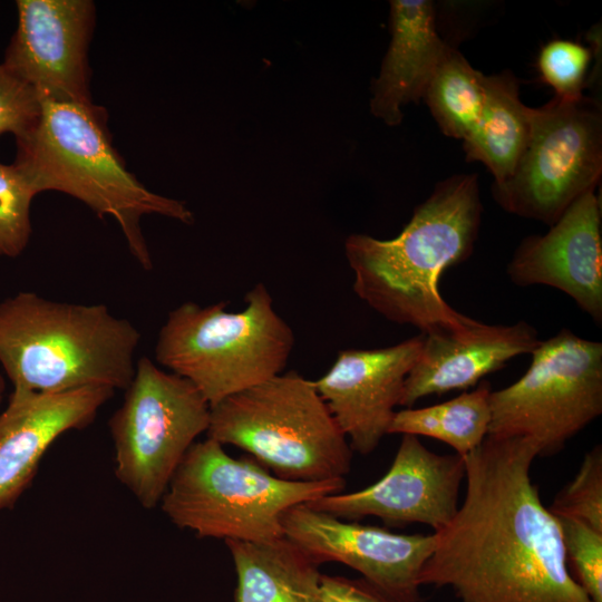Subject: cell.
Returning <instances> with one entry per match:
<instances>
[{"label": "cell", "mask_w": 602, "mask_h": 602, "mask_svg": "<svg viewBox=\"0 0 602 602\" xmlns=\"http://www.w3.org/2000/svg\"><path fill=\"white\" fill-rule=\"evenodd\" d=\"M482 213L477 175L457 174L435 185L397 236L349 235L344 254L355 293L386 319L423 334L469 332L479 321L450 307L439 281L473 254Z\"/></svg>", "instance_id": "2"}, {"label": "cell", "mask_w": 602, "mask_h": 602, "mask_svg": "<svg viewBox=\"0 0 602 602\" xmlns=\"http://www.w3.org/2000/svg\"><path fill=\"white\" fill-rule=\"evenodd\" d=\"M36 195L13 163H0V256L17 258L26 250L32 233L30 208Z\"/></svg>", "instance_id": "23"}, {"label": "cell", "mask_w": 602, "mask_h": 602, "mask_svg": "<svg viewBox=\"0 0 602 602\" xmlns=\"http://www.w3.org/2000/svg\"><path fill=\"white\" fill-rule=\"evenodd\" d=\"M206 436L246 452L274 476L344 479L352 449L313 380L281 372L211 406Z\"/></svg>", "instance_id": "6"}, {"label": "cell", "mask_w": 602, "mask_h": 602, "mask_svg": "<svg viewBox=\"0 0 602 602\" xmlns=\"http://www.w3.org/2000/svg\"><path fill=\"white\" fill-rule=\"evenodd\" d=\"M33 127L16 139L13 165L36 194L57 191L86 204L98 217L114 219L130 254L144 270L153 260L142 232L145 215L192 224L185 203L149 191L130 173L111 144L106 110L40 99Z\"/></svg>", "instance_id": "3"}, {"label": "cell", "mask_w": 602, "mask_h": 602, "mask_svg": "<svg viewBox=\"0 0 602 602\" xmlns=\"http://www.w3.org/2000/svg\"><path fill=\"white\" fill-rule=\"evenodd\" d=\"M40 107L37 93L0 64V137H23L36 124Z\"/></svg>", "instance_id": "27"}, {"label": "cell", "mask_w": 602, "mask_h": 602, "mask_svg": "<svg viewBox=\"0 0 602 602\" xmlns=\"http://www.w3.org/2000/svg\"><path fill=\"white\" fill-rule=\"evenodd\" d=\"M344 487L346 479L279 478L250 456L231 457L206 437L187 450L159 504L173 524L198 537L266 542L284 536L281 518L288 508Z\"/></svg>", "instance_id": "7"}, {"label": "cell", "mask_w": 602, "mask_h": 602, "mask_svg": "<svg viewBox=\"0 0 602 602\" xmlns=\"http://www.w3.org/2000/svg\"><path fill=\"white\" fill-rule=\"evenodd\" d=\"M225 543L237 576L235 602H321L319 564L288 537Z\"/></svg>", "instance_id": "19"}, {"label": "cell", "mask_w": 602, "mask_h": 602, "mask_svg": "<svg viewBox=\"0 0 602 602\" xmlns=\"http://www.w3.org/2000/svg\"><path fill=\"white\" fill-rule=\"evenodd\" d=\"M140 332L104 304L57 302L22 291L0 301V365L14 389L125 390Z\"/></svg>", "instance_id": "4"}, {"label": "cell", "mask_w": 602, "mask_h": 602, "mask_svg": "<svg viewBox=\"0 0 602 602\" xmlns=\"http://www.w3.org/2000/svg\"><path fill=\"white\" fill-rule=\"evenodd\" d=\"M485 101L473 132L463 140L468 161L482 162L494 183L507 179L531 135L532 108L520 99L518 82L508 70L485 75Z\"/></svg>", "instance_id": "20"}, {"label": "cell", "mask_w": 602, "mask_h": 602, "mask_svg": "<svg viewBox=\"0 0 602 602\" xmlns=\"http://www.w3.org/2000/svg\"><path fill=\"white\" fill-rule=\"evenodd\" d=\"M526 437H494L464 456L466 494L436 534L420 585L459 602H592L567 567L557 518L540 498Z\"/></svg>", "instance_id": "1"}, {"label": "cell", "mask_w": 602, "mask_h": 602, "mask_svg": "<svg viewBox=\"0 0 602 602\" xmlns=\"http://www.w3.org/2000/svg\"><path fill=\"white\" fill-rule=\"evenodd\" d=\"M485 75L450 48L423 99L444 135L464 140L477 125L485 101Z\"/></svg>", "instance_id": "22"}, {"label": "cell", "mask_w": 602, "mask_h": 602, "mask_svg": "<svg viewBox=\"0 0 602 602\" xmlns=\"http://www.w3.org/2000/svg\"><path fill=\"white\" fill-rule=\"evenodd\" d=\"M17 28L2 65L40 99L91 105V0H17Z\"/></svg>", "instance_id": "12"}, {"label": "cell", "mask_w": 602, "mask_h": 602, "mask_svg": "<svg viewBox=\"0 0 602 602\" xmlns=\"http://www.w3.org/2000/svg\"><path fill=\"white\" fill-rule=\"evenodd\" d=\"M506 273L517 287L546 285L564 292L601 326V206L595 191L577 198L545 234L524 237Z\"/></svg>", "instance_id": "15"}, {"label": "cell", "mask_w": 602, "mask_h": 602, "mask_svg": "<svg viewBox=\"0 0 602 602\" xmlns=\"http://www.w3.org/2000/svg\"><path fill=\"white\" fill-rule=\"evenodd\" d=\"M525 373L491 392L494 437H526L555 455L602 414V343L563 328L541 341Z\"/></svg>", "instance_id": "8"}, {"label": "cell", "mask_w": 602, "mask_h": 602, "mask_svg": "<svg viewBox=\"0 0 602 602\" xmlns=\"http://www.w3.org/2000/svg\"><path fill=\"white\" fill-rule=\"evenodd\" d=\"M226 305L182 303L155 343L156 362L194 385L210 406L283 372L295 342L263 283L246 293L241 311Z\"/></svg>", "instance_id": "5"}, {"label": "cell", "mask_w": 602, "mask_h": 602, "mask_svg": "<svg viewBox=\"0 0 602 602\" xmlns=\"http://www.w3.org/2000/svg\"><path fill=\"white\" fill-rule=\"evenodd\" d=\"M556 517H571L602 532V446L588 452L573 479L547 507Z\"/></svg>", "instance_id": "24"}, {"label": "cell", "mask_w": 602, "mask_h": 602, "mask_svg": "<svg viewBox=\"0 0 602 602\" xmlns=\"http://www.w3.org/2000/svg\"><path fill=\"white\" fill-rule=\"evenodd\" d=\"M321 602H392L368 582L342 576H321Z\"/></svg>", "instance_id": "28"}, {"label": "cell", "mask_w": 602, "mask_h": 602, "mask_svg": "<svg viewBox=\"0 0 602 602\" xmlns=\"http://www.w3.org/2000/svg\"><path fill=\"white\" fill-rule=\"evenodd\" d=\"M540 342L536 328L524 320L505 326L478 322L465 334H424L400 406L411 408L426 396L468 389L511 359L531 355Z\"/></svg>", "instance_id": "17"}, {"label": "cell", "mask_w": 602, "mask_h": 602, "mask_svg": "<svg viewBox=\"0 0 602 602\" xmlns=\"http://www.w3.org/2000/svg\"><path fill=\"white\" fill-rule=\"evenodd\" d=\"M556 518L572 577L592 602H602V532L575 518Z\"/></svg>", "instance_id": "25"}, {"label": "cell", "mask_w": 602, "mask_h": 602, "mask_svg": "<svg viewBox=\"0 0 602 602\" xmlns=\"http://www.w3.org/2000/svg\"><path fill=\"white\" fill-rule=\"evenodd\" d=\"M591 59V48L576 41L555 39L543 46L537 65L543 81L554 89L555 97L577 100L584 96Z\"/></svg>", "instance_id": "26"}, {"label": "cell", "mask_w": 602, "mask_h": 602, "mask_svg": "<svg viewBox=\"0 0 602 602\" xmlns=\"http://www.w3.org/2000/svg\"><path fill=\"white\" fill-rule=\"evenodd\" d=\"M114 392L108 387L55 394L13 388L0 414V511L30 485L51 444L66 431L88 426Z\"/></svg>", "instance_id": "16"}, {"label": "cell", "mask_w": 602, "mask_h": 602, "mask_svg": "<svg viewBox=\"0 0 602 602\" xmlns=\"http://www.w3.org/2000/svg\"><path fill=\"white\" fill-rule=\"evenodd\" d=\"M211 406L185 378L147 357L136 362L123 404L108 421L115 475L145 508L159 504L195 439L207 431Z\"/></svg>", "instance_id": "9"}, {"label": "cell", "mask_w": 602, "mask_h": 602, "mask_svg": "<svg viewBox=\"0 0 602 602\" xmlns=\"http://www.w3.org/2000/svg\"><path fill=\"white\" fill-rule=\"evenodd\" d=\"M4 380H3V377L1 376L0 373V397L2 396V392L4 390Z\"/></svg>", "instance_id": "29"}, {"label": "cell", "mask_w": 602, "mask_h": 602, "mask_svg": "<svg viewBox=\"0 0 602 602\" xmlns=\"http://www.w3.org/2000/svg\"><path fill=\"white\" fill-rule=\"evenodd\" d=\"M491 392L489 383L483 381L476 389L462 392L448 401L398 410L388 434L438 439L464 457L476 449L488 435Z\"/></svg>", "instance_id": "21"}, {"label": "cell", "mask_w": 602, "mask_h": 602, "mask_svg": "<svg viewBox=\"0 0 602 602\" xmlns=\"http://www.w3.org/2000/svg\"><path fill=\"white\" fill-rule=\"evenodd\" d=\"M0 402H1V397H0Z\"/></svg>", "instance_id": "30"}, {"label": "cell", "mask_w": 602, "mask_h": 602, "mask_svg": "<svg viewBox=\"0 0 602 602\" xmlns=\"http://www.w3.org/2000/svg\"><path fill=\"white\" fill-rule=\"evenodd\" d=\"M602 173V113L598 100L557 97L532 108L527 146L512 175L493 183L506 212L553 225Z\"/></svg>", "instance_id": "10"}, {"label": "cell", "mask_w": 602, "mask_h": 602, "mask_svg": "<svg viewBox=\"0 0 602 602\" xmlns=\"http://www.w3.org/2000/svg\"><path fill=\"white\" fill-rule=\"evenodd\" d=\"M423 342L420 334L381 349L340 351L313 380L352 452L369 455L388 434Z\"/></svg>", "instance_id": "14"}, {"label": "cell", "mask_w": 602, "mask_h": 602, "mask_svg": "<svg viewBox=\"0 0 602 602\" xmlns=\"http://www.w3.org/2000/svg\"><path fill=\"white\" fill-rule=\"evenodd\" d=\"M283 534L317 564L343 563L392 602H420L419 576L436 534H398L298 504L281 518Z\"/></svg>", "instance_id": "11"}, {"label": "cell", "mask_w": 602, "mask_h": 602, "mask_svg": "<svg viewBox=\"0 0 602 602\" xmlns=\"http://www.w3.org/2000/svg\"><path fill=\"white\" fill-rule=\"evenodd\" d=\"M390 41L371 86L370 111L388 126L402 122V108L423 99L435 70L452 47L437 31L429 0L390 1Z\"/></svg>", "instance_id": "18"}, {"label": "cell", "mask_w": 602, "mask_h": 602, "mask_svg": "<svg viewBox=\"0 0 602 602\" xmlns=\"http://www.w3.org/2000/svg\"><path fill=\"white\" fill-rule=\"evenodd\" d=\"M401 436L392 464L379 480L305 504L341 520L375 516L390 524H425L434 532L446 527L459 507L464 457L436 454L417 436Z\"/></svg>", "instance_id": "13"}]
</instances>
